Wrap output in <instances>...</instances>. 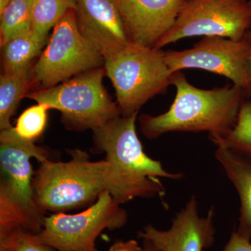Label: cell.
I'll use <instances>...</instances> for the list:
<instances>
[{"mask_svg": "<svg viewBox=\"0 0 251 251\" xmlns=\"http://www.w3.org/2000/svg\"><path fill=\"white\" fill-rule=\"evenodd\" d=\"M172 85L176 89L169 110L159 115L139 117L142 133L150 140L170 132H209L224 137L235 125L247 94L233 85L202 90L191 85L181 72L175 73Z\"/></svg>", "mask_w": 251, "mask_h": 251, "instance_id": "6da1fadb", "label": "cell"}, {"mask_svg": "<svg viewBox=\"0 0 251 251\" xmlns=\"http://www.w3.org/2000/svg\"><path fill=\"white\" fill-rule=\"evenodd\" d=\"M138 114L121 115L93 130L95 148L105 153L110 163L109 192L120 204L137 198L163 199L166 188L161 178L179 180L184 176L166 171L161 161L145 152L136 133Z\"/></svg>", "mask_w": 251, "mask_h": 251, "instance_id": "7a4b0ae2", "label": "cell"}, {"mask_svg": "<svg viewBox=\"0 0 251 251\" xmlns=\"http://www.w3.org/2000/svg\"><path fill=\"white\" fill-rule=\"evenodd\" d=\"M49 160L47 150L20 138L14 126L0 133V234L21 230L37 234L45 212L34 199L30 159Z\"/></svg>", "mask_w": 251, "mask_h": 251, "instance_id": "3957f363", "label": "cell"}, {"mask_svg": "<svg viewBox=\"0 0 251 251\" xmlns=\"http://www.w3.org/2000/svg\"><path fill=\"white\" fill-rule=\"evenodd\" d=\"M67 162L47 160L34 174V199L44 212H64L94 203L110 191V166L106 159L90 161L82 150L69 152Z\"/></svg>", "mask_w": 251, "mask_h": 251, "instance_id": "277c9868", "label": "cell"}, {"mask_svg": "<svg viewBox=\"0 0 251 251\" xmlns=\"http://www.w3.org/2000/svg\"><path fill=\"white\" fill-rule=\"evenodd\" d=\"M122 116L138 113L150 99L166 93L173 75L165 61V51L130 45L104 59Z\"/></svg>", "mask_w": 251, "mask_h": 251, "instance_id": "5b68a950", "label": "cell"}, {"mask_svg": "<svg viewBox=\"0 0 251 251\" xmlns=\"http://www.w3.org/2000/svg\"><path fill=\"white\" fill-rule=\"evenodd\" d=\"M105 75L104 67L98 68L26 97L59 110L68 129L94 130L122 115L104 87Z\"/></svg>", "mask_w": 251, "mask_h": 251, "instance_id": "8992f818", "label": "cell"}, {"mask_svg": "<svg viewBox=\"0 0 251 251\" xmlns=\"http://www.w3.org/2000/svg\"><path fill=\"white\" fill-rule=\"evenodd\" d=\"M127 222L126 211L105 191L82 212L55 213L46 217L42 229L31 237L56 251H97L96 240L103 230L122 228Z\"/></svg>", "mask_w": 251, "mask_h": 251, "instance_id": "52a82bcc", "label": "cell"}, {"mask_svg": "<svg viewBox=\"0 0 251 251\" xmlns=\"http://www.w3.org/2000/svg\"><path fill=\"white\" fill-rule=\"evenodd\" d=\"M104 57L81 34L71 9L54 27L46 49L31 69V86L39 90L59 85L83 73L103 67Z\"/></svg>", "mask_w": 251, "mask_h": 251, "instance_id": "ba28073f", "label": "cell"}, {"mask_svg": "<svg viewBox=\"0 0 251 251\" xmlns=\"http://www.w3.org/2000/svg\"><path fill=\"white\" fill-rule=\"evenodd\" d=\"M249 0H187L173 27L157 44L162 49L193 36L241 40L251 28Z\"/></svg>", "mask_w": 251, "mask_h": 251, "instance_id": "9c48e42d", "label": "cell"}, {"mask_svg": "<svg viewBox=\"0 0 251 251\" xmlns=\"http://www.w3.org/2000/svg\"><path fill=\"white\" fill-rule=\"evenodd\" d=\"M249 52L247 36L241 40L204 36L191 49L165 52V61L172 73L198 69L227 77L249 96Z\"/></svg>", "mask_w": 251, "mask_h": 251, "instance_id": "30bf717a", "label": "cell"}, {"mask_svg": "<svg viewBox=\"0 0 251 251\" xmlns=\"http://www.w3.org/2000/svg\"><path fill=\"white\" fill-rule=\"evenodd\" d=\"M130 43L156 48L176 22L187 0H112Z\"/></svg>", "mask_w": 251, "mask_h": 251, "instance_id": "8fae6325", "label": "cell"}, {"mask_svg": "<svg viewBox=\"0 0 251 251\" xmlns=\"http://www.w3.org/2000/svg\"><path fill=\"white\" fill-rule=\"evenodd\" d=\"M214 214L212 206L206 216H200L197 199L192 196L173 219L171 228L159 230L148 225L138 237L150 241L162 251H204L214 242Z\"/></svg>", "mask_w": 251, "mask_h": 251, "instance_id": "7c38bea8", "label": "cell"}, {"mask_svg": "<svg viewBox=\"0 0 251 251\" xmlns=\"http://www.w3.org/2000/svg\"><path fill=\"white\" fill-rule=\"evenodd\" d=\"M76 2L79 30L104 59L131 44L112 0H76Z\"/></svg>", "mask_w": 251, "mask_h": 251, "instance_id": "4fadbf2b", "label": "cell"}, {"mask_svg": "<svg viewBox=\"0 0 251 251\" xmlns=\"http://www.w3.org/2000/svg\"><path fill=\"white\" fill-rule=\"evenodd\" d=\"M216 160L224 168L240 198V216L238 234L251 239V161L231 150L224 144L215 142Z\"/></svg>", "mask_w": 251, "mask_h": 251, "instance_id": "5bb4252c", "label": "cell"}, {"mask_svg": "<svg viewBox=\"0 0 251 251\" xmlns=\"http://www.w3.org/2000/svg\"><path fill=\"white\" fill-rule=\"evenodd\" d=\"M47 38L31 29L5 43L1 46L2 74H17L32 67L34 59L42 53Z\"/></svg>", "mask_w": 251, "mask_h": 251, "instance_id": "9a60e30c", "label": "cell"}, {"mask_svg": "<svg viewBox=\"0 0 251 251\" xmlns=\"http://www.w3.org/2000/svg\"><path fill=\"white\" fill-rule=\"evenodd\" d=\"M17 74H1L0 76V129L13 126L11 119L18 104L31 87V69Z\"/></svg>", "mask_w": 251, "mask_h": 251, "instance_id": "2e32d148", "label": "cell"}, {"mask_svg": "<svg viewBox=\"0 0 251 251\" xmlns=\"http://www.w3.org/2000/svg\"><path fill=\"white\" fill-rule=\"evenodd\" d=\"M33 0H11L0 11V44L31 29Z\"/></svg>", "mask_w": 251, "mask_h": 251, "instance_id": "e0dca14e", "label": "cell"}, {"mask_svg": "<svg viewBox=\"0 0 251 251\" xmlns=\"http://www.w3.org/2000/svg\"><path fill=\"white\" fill-rule=\"evenodd\" d=\"M76 0H33L31 30L41 35H49L69 10L76 9Z\"/></svg>", "mask_w": 251, "mask_h": 251, "instance_id": "ac0fdd59", "label": "cell"}, {"mask_svg": "<svg viewBox=\"0 0 251 251\" xmlns=\"http://www.w3.org/2000/svg\"><path fill=\"white\" fill-rule=\"evenodd\" d=\"M213 142L224 144L227 148L251 161V101L244 102L232 129L224 137L209 136Z\"/></svg>", "mask_w": 251, "mask_h": 251, "instance_id": "d6986e66", "label": "cell"}, {"mask_svg": "<svg viewBox=\"0 0 251 251\" xmlns=\"http://www.w3.org/2000/svg\"><path fill=\"white\" fill-rule=\"evenodd\" d=\"M49 110L46 104L37 103L25 110L14 127L16 134L23 140L35 143L45 130Z\"/></svg>", "mask_w": 251, "mask_h": 251, "instance_id": "ffe728a7", "label": "cell"}, {"mask_svg": "<svg viewBox=\"0 0 251 251\" xmlns=\"http://www.w3.org/2000/svg\"><path fill=\"white\" fill-rule=\"evenodd\" d=\"M0 251H56L53 248L36 242L31 233L16 230L0 234Z\"/></svg>", "mask_w": 251, "mask_h": 251, "instance_id": "44dd1931", "label": "cell"}, {"mask_svg": "<svg viewBox=\"0 0 251 251\" xmlns=\"http://www.w3.org/2000/svg\"><path fill=\"white\" fill-rule=\"evenodd\" d=\"M222 251H251V240L239 235L236 229H234L230 239Z\"/></svg>", "mask_w": 251, "mask_h": 251, "instance_id": "7402d4cb", "label": "cell"}, {"mask_svg": "<svg viewBox=\"0 0 251 251\" xmlns=\"http://www.w3.org/2000/svg\"><path fill=\"white\" fill-rule=\"evenodd\" d=\"M108 251H143V248L140 247L138 242L131 239L126 242L119 241L115 242Z\"/></svg>", "mask_w": 251, "mask_h": 251, "instance_id": "603a6c76", "label": "cell"}, {"mask_svg": "<svg viewBox=\"0 0 251 251\" xmlns=\"http://www.w3.org/2000/svg\"><path fill=\"white\" fill-rule=\"evenodd\" d=\"M246 36H247L248 40L249 41V44H250V52H249V67H248V71H249V82H250V92H249V96H251V28L248 31Z\"/></svg>", "mask_w": 251, "mask_h": 251, "instance_id": "cb8c5ba5", "label": "cell"}, {"mask_svg": "<svg viewBox=\"0 0 251 251\" xmlns=\"http://www.w3.org/2000/svg\"><path fill=\"white\" fill-rule=\"evenodd\" d=\"M143 251H162L152 243L148 240L143 239Z\"/></svg>", "mask_w": 251, "mask_h": 251, "instance_id": "d4e9b609", "label": "cell"}, {"mask_svg": "<svg viewBox=\"0 0 251 251\" xmlns=\"http://www.w3.org/2000/svg\"><path fill=\"white\" fill-rule=\"evenodd\" d=\"M10 1L11 0H0V11H2L9 4Z\"/></svg>", "mask_w": 251, "mask_h": 251, "instance_id": "484cf974", "label": "cell"}, {"mask_svg": "<svg viewBox=\"0 0 251 251\" xmlns=\"http://www.w3.org/2000/svg\"><path fill=\"white\" fill-rule=\"evenodd\" d=\"M249 8H250L251 13V1H249Z\"/></svg>", "mask_w": 251, "mask_h": 251, "instance_id": "4316f807", "label": "cell"}, {"mask_svg": "<svg viewBox=\"0 0 251 251\" xmlns=\"http://www.w3.org/2000/svg\"></svg>", "mask_w": 251, "mask_h": 251, "instance_id": "83f0119b", "label": "cell"}]
</instances>
